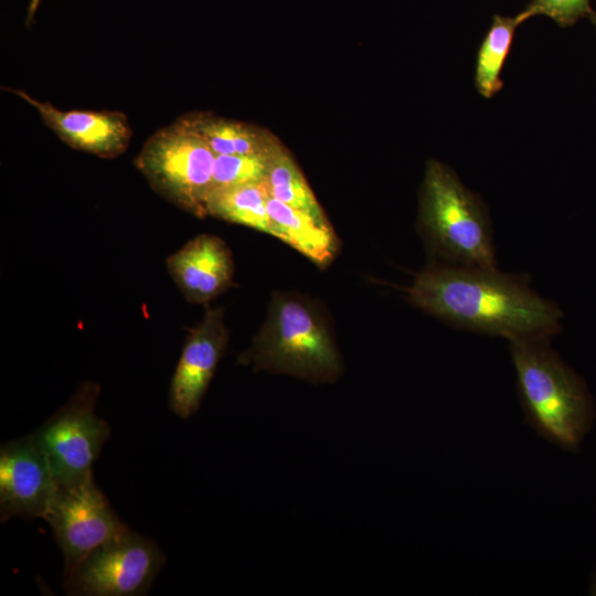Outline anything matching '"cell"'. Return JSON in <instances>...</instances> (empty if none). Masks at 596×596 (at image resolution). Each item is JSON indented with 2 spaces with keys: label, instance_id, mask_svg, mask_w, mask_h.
Segmentation results:
<instances>
[{
  "label": "cell",
  "instance_id": "1",
  "mask_svg": "<svg viewBox=\"0 0 596 596\" xmlns=\"http://www.w3.org/2000/svg\"><path fill=\"white\" fill-rule=\"evenodd\" d=\"M401 290L414 307L458 329L508 341L562 330L563 311L531 288L528 274L432 262Z\"/></svg>",
  "mask_w": 596,
  "mask_h": 596
},
{
  "label": "cell",
  "instance_id": "2",
  "mask_svg": "<svg viewBox=\"0 0 596 596\" xmlns=\"http://www.w3.org/2000/svg\"><path fill=\"white\" fill-rule=\"evenodd\" d=\"M549 341H509L518 394L526 423L547 441L575 453L593 427L595 403L584 379Z\"/></svg>",
  "mask_w": 596,
  "mask_h": 596
},
{
  "label": "cell",
  "instance_id": "3",
  "mask_svg": "<svg viewBox=\"0 0 596 596\" xmlns=\"http://www.w3.org/2000/svg\"><path fill=\"white\" fill-rule=\"evenodd\" d=\"M237 363L313 384L333 383L344 370L322 307L294 292L274 294L263 326Z\"/></svg>",
  "mask_w": 596,
  "mask_h": 596
},
{
  "label": "cell",
  "instance_id": "4",
  "mask_svg": "<svg viewBox=\"0 0 596 596\" xmlns=\"http://www.w3.org/2000/svg\"><path fill=\"white\" fill-rule=\"evenodd\" d=\"M418 230L433 262L497 267L486 204L448 166L435 159L425 169Z\"/></svg>",
  "mask_w": 596,
  "mask_h": 596
},
{
  "label": "cell",
  "instance_id": "5",
  "mask_svg": "<svg viewBox=\"0 0 596 596\" xmlns=\"http://www.w3.org/2000/svg\"><path fill=\"white\" fill-rule=\"evenodd\" d=\"M215 155L206 142L180 119L166 126L142 146L135 166L155 192L205 217V202L213 188Z\"/></svg>",
  "mask_w": 596,
  "mask_h": 596
},
{
  "label": "cell",
  "instance_id": "6",
  "mask_svg": "<svg viewBox=\"0 0 596 596\" xmlns=\"http://www.w3.org/2000/svg\"><path fill=\"white\" fill-rule=\"evenodd\" d=\"M99 385L83 382L67 403L34 434L60 487L79 483L93 476L110 429L95 413Z\"/></svg>",
  "mask_w": 596,
  "mask_h": 596
},
{
  "label": "cell",
  "instance_id": "7",
  "mask_svg": "<svg viewBox=\"0 0 596 596\" xmlns=\"http://www.w3.org/2000/svg\"><path fill=\"white\" fill-rule=\"evenodd\" d=\"M163 564L164 555L152 540L127 530L65 575V592L73 596L142 595Z\"/></svg>",
  "mask_w": 596,
  "mask_h": 596
},
{
  "label": "cell",
  "instance_id": "8",
  "mask_svg": "<svg viewBox=\"0 0 596 596\" xmlns=\"http://www.w3.org/2000/svg\"><path fill=\"white\" fill-rule=\"evenodd\" d=\"M52 528L67 575L85 556L129 530L117 517L93 476L60 487L43 518Z\"/></svg>",
  "mask_w": 596,
  "mask_h": 596
},
{
  "label": "cell",
  "instance_id": "9",
  "mask_svg": "<svg viewBox=\"0 0 596 596\" xmlns=\"http://www.w3.org/2000/svg\"><path fill=\"white\" fill-rule=\"evenodd\" d=\"M45 455L33 434L3 444L0 449V515L44 518L57 491Z\"/></svg>",
  "mask_w": 596,
  "mask_h": 596
},
{
  "label": "cell",
  "instance_id": "10",
  "mask_svg": "<svg viewBox=\"0 0 596 596\" xmlns=\"http://www.w3.org/2000/svg\"><path fill=\"white\" fill-rule=\"evenodd\" d=\"M228 343L223 308L206 306L203 319L190 328L171 379L170 409L181 418L200 407Z\"/></svg>",
  "mask_w": 596,
  "mask_h": 596
},
{
  "label": "cell",
  "instance_id": "11",
  "mask_svg": "<svg viewBox=\"0 0 596 596\" xmlns=\"http://www.w3.org/2000/svg\"><path fill=\"white\" fill-rule=\"evenodd\" d=\"M32 106L42 121L68 147L99 158L123 155L132 130L125 114L117 110H61L31 97L22 89L6 88Z\"/></svg>",
  "mask_w": 596,
  "mask_h": 596
},
{
  "label": "cell",
  "instance_id": "12",
  "mask_svg": "<svg viewBox=\"0 0 596 596\" xmlns=\"http://www.w3.org/2000/svg\"><path fill=\"white\" fill-rule=\"evenodd\" d=\"M167 269L192 304H209L234 286V260L227 244L219 236L200 234L166 259Z\"/></svg>",
  "mask_w": 596,
  "mask_h": 596
},
{
  "label": "cell",
  "instance_id": "13",
  "mask_svg": "<svg viewBox=\"0 0 596 596\" xmlns=\"http://www.w3.org/2000/svg\"><path fill=\"white\" fill-rule=\"evenodd\" d=\"M267 211L272 236L279 238L321 268L337 255L339 243L330 224L294 209L269 195Z\"/></svg>",
  "mask_w": 596,
  "mask_h": 596
},
{
  "label": "cell",
  "instance_id": "14",
  "mask_svg": "<svg viewBox=\"0 0 596 596\" xmlns=\"http://www.w3.org/2000/svg\"><path fill=\"white\" fill-rule=\"evenodd\" d=\"M220 155H268L278 142L252 125L212 116L189 113L179 118Z\"/></svg>",
  "mask_w": 596,
  "mask_h": 596
},
{
  "label": "cell",
  "instance_id": "15",
  "mask_svg": "<svg viewBox=\"0 0 596 596\" xmlns=\"http://www.w3.org/2000/svg\"><path fill=\"white\" fill-rule=\"evenodd\" d=\"M265 181L214 189L205 202V216H213L272 235Z\"/></svg>",
  "mask_w": 596,
  "mask_h": 596
},
{
  "label": "cell",
  "instance_id": "16",
  "mask_svg": "<svg viewBox=\"0 0 596 596\" xmlns=\"http://www.w3.org/2000/svg\"><path fill=\"white\" fill-rule=\"evenodd\" d=\"M265 183L272 198L330 224L299 167L279 142L270 152Z\"/></svg>",
  "mask_w": 596,
  "mask_h": 596
},
{
  "label": "cell",
  "instance_id": "17",
  "mask_svg": "<svg viewBox=\"0 0 596 596\" xmlns=\"http://www.w3.org/2000/svg\"><path fill=\"white\" fill-rule=\"evenodd\" d=\"M523 22L519 14H496L476 57L475 86L485 98H491L503 87L500 77L511 51L515 29Z\"/></svg>",
  "mask_w": 596,
  "mask_h": 596
},
{
  "label": "cell",
  "instance_id": "18",
  "mask_svg": "<svg viewBox=\"0 0 596 596\" xmlns=\"http://www.w3.org/2000/svg\"><path fill=\"white\" fill-rule=\"evenodd\" d=\"M270 152L215 156L212 190L265 181Z\"/></svg>",
  "mask_w": 596,
  "mask_h": 596
},
{
  "label": "cell",
  "instance_id": "19",
  "mask_svg": "<svg viewBox=\"0 0 596 596\" xmlns=\"http://www.w3.org/2000/svg\"><path fill=\"white\" fill-rule=\"evenodd\" d=\"M592 11L589 0H533L518 14L523 22L534 15H546L566 28Z\"/></svg>",
  "mask_w": 596,
  "mask_h": 596
},
{
  "label": "cell",
  "instance_id": "20",
  "mask_svg": "<svg viewBox=\"0 0 596 596\" xmlns=\"http://www.w3.org/2000/svg\"><path fill=\"white\" fill-rule=\"evenodd\" d=\"M41 3V0H29L28 9H26V17H25V25L30 26L33 22L35 12Z\"/></svg>",
  "mask_w": 596,
  "mask_h": 596
},
{
  "label": "cell",
  "instance_id": "21",
  "mask_svg": "<svg viewBox=\"0 0 596 596\" xmlns=\"http://www.w3.org/2000/svg\"><path fill=\"white\" fill-rule=\"evenodd\" d=\"M589 595L596 596V572L594 573L589 586Z\"/></svg>",
  "mask_w": 596,
  "mask_h": 596
},
{
  "label": "cell",
  "instance_id": "22",
  "mask_svg": "<svg viewBox=\"0 0 596 596\" xmlns=\"http://www.w3.org/2000/svg\"><path fill=\"white\" fill-rule=\"evenodd\" d=\"M592 23L594 24L595 29H596V12L595 11H592L589 14H588Z\"/></svg>",
  "mask_w": 596,
  "mask_h": 596
}]
</instances>
